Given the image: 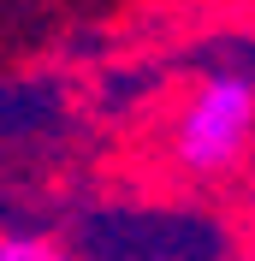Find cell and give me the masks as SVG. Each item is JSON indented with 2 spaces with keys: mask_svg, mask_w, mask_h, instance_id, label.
I'll list each match as a JSON object with an SVG mask.
<instances>
[{
  "mask_svg": "<svg viewBox=\"0 0 255 261\" xmlns=\"http://www.w3.org/2000/svg\"><path fill=\"white\" fill-rule=\"evenodd\" d=\"M255 154V83L243 71H208L172 119V161L196 178L238 172Z\"/></svg>",
  "mask_w": 255,
  "mask_h": 261,
  "instance_id": "1",
  "label": "cell"
},
{
  "mask_svg": "<svg viewBox=\"0 0 255 261\" xmlns=\"http://www.w3.org/2000/svg\"><path fill=\"white\" fill-rule=\"evenodd\" d=\"M0 261H65L48 238H0Z\"/></svg>",
  "mask_w": 255,
  "mask_h": 261,
  "instance_id": "2",
  "label": "cell"
},
{
  "mask_svg": "<svg viewBox=\"0 0 255 261\" xmlns=\"http://www.w3.org/2000/svg\"><path fill=\"white\" fill-rule=\"evenodd\" d=\"M249 6H255V0H249Z\"/></svg>",
  "mask_w": 255,
  "mask_h": 261,
  "instance_id": "3",
  "label": "cell"
}]
</instances>
